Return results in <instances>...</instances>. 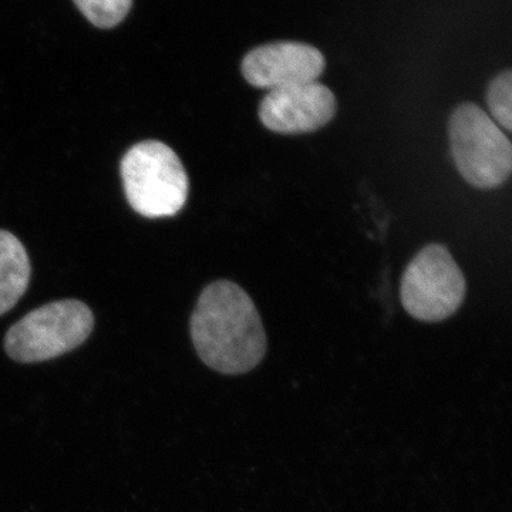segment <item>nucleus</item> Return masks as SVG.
Here are the masks:
<instances>
[{"label":"nucleus","instance_id":"f257e3e1","mask_svg":"<svg viewBox=\"0 0 512 512\" xmlns=\"http://www.w3.org/2000/svg\"><path fill=\"white\" fill-rule=\"evenodd\" d=\"M190 332L202 363L221 375L251 372L268 349L254 301L234 282H212L202 291L192 312Z\"/></svg>","mask_w":512,"mask_h":512},{"label":"nucleus","instance_id":"f03ea898","mask_svg":"<svg viewBox=\"0 0 512 512\" xmlns=\"http://www.w3.org/2000/svg\"><path fill=\"white\" fill-rule=\"evenodd\" d=\"M121 177L128 204L146 218L173 217L188 198V175L173 148L148 140L127 151Z\"/></svg>","mask_w":512,"mask_h":512},{"label":"nucleus","instance_id":"7ed1b4c3","mask_svg":"<svg viewBox=\"0 0 512 512\" xmlns=\"http://www.w3.org/2000/svg\"><path fill=\"white\" fill-rule=\"evenodd\" d=\"M93 328V312L86 303L76 299L47 303L8 330L5 350L15 362H46L82 346Z\"/></svg>","mask_w":512,"mask_h":512},{"label":"nucleus","instance_id":"20e7f679","mask_svg":"<svg viewBox=\"0 0 512 512\" xmlns=\"http://www.w3.org/2000/svg\"><path fill=\"white\" fill-rule=\"evenodd\" d=\"M448 134L454 163L468 184L491 190L510 178V138L481 107L460 104L451 114Z\"/></svg>","mask_w":512,"mask_h":512},{"label":"nucleus","instance_id":"39448f33","mask_svg":"<svg viewBox=\"0 0 512 512\" xmlns=\"http://www.w3.org/2000/svg\"><path fill=\"white\" fill-rule=\"evenodd\" d=\"M463 271L444 245L421 249L407 266L400 296L406 312L421 322H443L460 309L466 298Z\"/></svg>","mask_w":512,"mask_h":512},{"label":"nucleus","instance_id":"423d86ee","mask_svg":"<svg viewBox=\"0 0 512 512\" xmlns=\"http://www.w3.org/2000/svg\"><path fill=\"white\" fill-rule=\"evenodd\" d=\"M338 101L325 84H298L269 90L259 104V120L278 134H306L325 127L335 117Z\"/></svg>","mask_w":512,"mask_h":512},{"label":"nucleus","instance_id":"0eeeda50","mask_svg":"<svg viewBox=\"0 0 512 512\" xmlns=\"http://www.w3.org/2000/svg\"><path fill=\"white\" fill-rule=\"evenodd\" d=\"M325 67V56L316 47L301 42H275L247 53L241 72L251 86L275 90L318 82Z\"/></svg>","mask_w":512,"mask_h":512},{"label":"nucleus","instance_id":"6e6552de","mask_svg":"<svg viewBox=\"0 0 512 512\" xmlns=\"http://www.w3.org/2000/svg\"><path fill=\"white\" fill-rule=\"evenodd\" d=\"M30 274V259L22 242L0 229V316L22 298L28 289Z\"/></svg>","mask_w":512,"mask_h":512},{"label":"nucleus","instance_id":"1a4fd4ad","mask_svg":"<svg viewBox=\"0 0 512 512\" xmlns=\"http://www.w3.org/2000/svg\"><path fill=\"white\" fill-rule=\"evenodd\" d=\"M74 3L90 23L101 29L120 25L133 6V0H74Z\"/></svg>","mask_w":512,"mask_h":512},{"label":"nucleus","instance_id":"9d476101","mask_svg":"<svg viewBox=\"0 0 512 512\" xmlns=\"http://www.w3.org/2000/svg\"><path fill=\"white\" fill-rule=\"evenodd\" d=\"M512 73L511 70L498 74L487 90V104L491 119L498 127L510 133L512 126Z\"/></svg>","mask_w":512,"mask_h":512}]
</instances>
